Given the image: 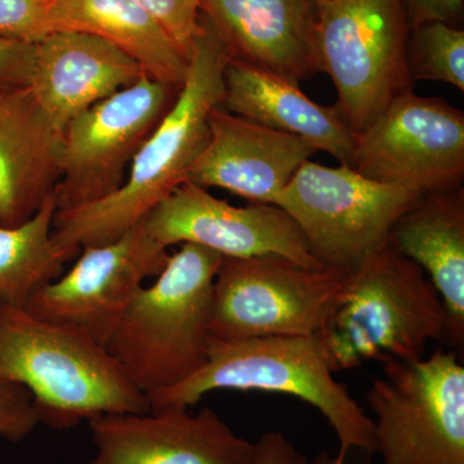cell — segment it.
I'll list each match as a JSON object with an SVG mask.
<instances>
[{
  "label": "cell",
  "mask_w": 464,
  "mask_h": 464,
  "mask_svg": "<svg viewBox=\"0 0 464 464\" xmlns=\"http://www.w3.org/2000/svg\"><path fill=\"white\" fill-rule=\"evenodd\" d=\"M185 83L160 123L134 155L127 179L96 203L57 210L54 243L79 255L85 246L111 243L140 224L174 188L206 146L210 111L224 105V72L230 53L203 14Z\"/></svg>",
  "instance_id": "6da1fadb"
},
{
  "label": "cell",
  "mask_w": 464,
  "mask_h": 464,
  "mask_svg": "<svg viewBox=\"0 0 464 464\" xmlns=\"http://www.w3.org/2000/svg\"><path fill=\"white\" fill-rule=\"evenodd\" d=\"M333 374L316 335L210 340L198 373L146 398L150 411H160L190 409L217 390L285 393L316 408L337 436V453L320 464H350L356 456L368 464L377 454L373 420Z\"/></svg>",
  "instance_id": "7a4b0ae2"
},
{
  "label": "cell",
  "mask_w": 464,
  "mask_h": 464,
  "mask_svg": "<svg viewBox=\"0 0 464 464\" xmlns=\"http://www.w3.org/2000/svg\"><path fill=\"white\" fill-rule=\"evenodd\" d=\"M0 382L25 387L39 422L69 430L108 414H145L148 398L91 335L0 306Z\"/></svg>",
  "instance_id": "3957f363"
},
{
  "label": "cell",
  "mask_w": 464,
  "mask_h": 464,
  "mask_svg": "<svg viewBox=\"0 0 464 464\" xmlns=\"http://www.w3.org/2000/svg\"><path fill=\"white\" fill-rule=\"evenodd\" d=\"M441 297L420 266L387 243L347 274L316 338L333 373L365 362L423 359L442 341Z\"/></svg>",
  "instance_id": "277c9868"
},
{
  "label": "cell",
  "mask_w": 464,
  "mask_h": 464,
  "mask_svg": "<svg viewBox=\"0 0 464 464\" xmlns=\"http://www.w3.org/2000/svg\"><path fill=\"white\" fill-rule=\"evenodd\" d=\"M222 257L181 244L125 310L106 350L146 396L198 373L209 355L213 284Z\"/></svg>",
  "instance_id": "5b68a950"
},
{
  "label": "cell",
  "mask_w": 464,
  "mask_h": 464,
  "mask_svg": "<svg viewBox=\"0 0 464 464\" xmlns=\"http://www.w3.org/2000/svg\"><path fill=\"white\" fill-rule=\"evenodd\" d=\"M320 72L331 76L335 103L362 132L399 94L411 91L408 21L402 0H316Z\"/></svg>",
  "instance_id": "8992f818"
},
{
  "label": "cell",
  "mask_w": 464,
  "mask_h": 464,
  "mask_svg": "<svg viewBox=\"0 0 464 464\" xmlns=\"http://www.w3.org/2000/svg\"><path fill=\"white\" fill-rule=\"evenodd\" d=\"M422 195L366 179L346 164L307 160L274 206L295 222L320 265L351 274L389 243L393 225Z\"/></svg>",
  "instance_id": "52a82bcc"
},
{
  "label": "cell",
  "mask_w": 464,
  "mask_h": 464,
  "mask_svg": "<svg viewBox=\"0 0 464 464\" xmlns=\"http://www.w3.org/2000/svg\"><path fill=\"white\" fill-rule=\"evenodd\" d=\"M366 393L383 464H464V366L456 351L382 362Z\"/></svg>",
  "instance_id": "ba28073f"
},
{
  "label": "cell",
  "mask_w": 464,
  "mask_h": 464,
  "mask_svg": "<svg viewBox=\"0 0 464 464\" xmlns=\"http://www.w3.org/2000/svg\"><path fill=\"white\" fill-rule=\"evenodd\" d=\"M346 277L282 256L224 257L213 284L210 340L315 335Z\"/></svg>",
  "instance_id": "9c48e42d"
},
{
  "label": "cell",
  "mask_w": 464,
  "mask_h": 464,
  "mask_svg": "<svg viewBox=\"0 0 464 464\" xmlns=\"http://www.w3.org/2000/svg\"><path fill=\"white\" fill-rule=\"evenodd\" d=\"M179 90L145 75L72 119L61 140L57 210L96 203L118 191L134 155Z\"/></svg>",
  "instance_id": "30bf717a"
},
{
  "label": "cell",
  "mask_w": 464,
  "mask_h": 464,
  "mask_svg": "<svg viewBox=\"0 0 464 464\" xmlns=\"http://www.w3.org/2000/svg\"><path fill=\"white\" fill-rule=\"evenodd\" d=\"M350 167L366 179L423 195L460 188L463 111L444 100L404 92L355 133Z\"/></svg>",
  "instance_id": "8fae6325"
},
{
  "label": "cell",
  "mask_w": 464,
  "mask_h": 464,
  "mask_svg": "<svg viewBox=\"0 0 464 464\" xmlns=\"http://www.w3.org/2000/svg\"><path fill=\"white\" fill-rule=\"evenodd\" d=\"M81 252L67 273L34 292L24 308L38 319L81 329L106 347L143 282L161 273L169 255L143 221L111 243Z\"/></svg>",
  "instance_id": "7c38bea8"
},
{
  "label": "cell",
  "mask_w": 464,
  "mask_h": 464,
  "mask_svg": "<svg viewBox=\"0 0 464 464\" xmlns=\"http://www.w3.org/2000/svg\"><path fill=\"white\" fill-rule=\"evenodd\" d=\"M143 226L167 249L176 244H194L226 258L282 256L304 267H324L282 208L274 204L234 207L190 182L174 188L143 219Z\"/></svg>",
  "instance_id": "4fadbf2b"
},
{
  "label": "cell",
  "mask_w": 464,
  "mask_h": 464,
  "mask_svg": "<svg viewBox=\"0 0 464 464\" xmlns=\"http://www.w3.org/2000/svg\"><path fill=\"white\" fill-rule=\"evenodd\" d=\"M88 424L96 449L88 464L255 463V442L210 408L101 415Z\"/></svg>",
  "instance_id": "5bb4252c"
},
{
  "label": "cell",
  "mask_w": 464,
  "mask_h": 464,
  "mask_svg": "<svg viewBox=\"0 0 464 464\" xmlns=\"http://www.w3.org/2000/svg\"><path fill=\"white\" fill-rule=\"evenodd\" d=\"M206 146L186 182L224 188L252 201L274 204L299 168L317 151L311 143L218 106L208 118Z\"/></svg>",
  "instance_id": "9a60e30c"
},
{
  "label": "cell",
  "mask_w": 464,
  "mask_h": 464,
  "mask_svg": "<svg viewBox=\"0 0 464 464\" xmlns=\"http://www.w3.org/2000/svg\"><path fill=\"white\" fill-rule=\"evenodd\" d=\"M232 61L298 83L320 72L316 0H203Z\"/></svg>",
  "instance_id": "2e32d148"
},
{
  "label": "cell",
  "mask_w": 464,
  "mask_h": 464,
  "mask_svg": "<svg viewBox=\"0 0 464 464\" xmlns=\"http://www.w3.org/2000/svg\"><path fill=\"white\" fill-rule=\"evenodd\" d=\"M145 75L137 61L105 39L54 32L34 44L27 87L63 133L76 116Z\"/></svg>",
  "instance_id": "e0dca14e"
},
{
  "label": "cell",
  "mask_w": 464,
  "mask_h": 464,
  "mask_svg": "<svg viewBox=\"0 0 464 464\" xmlns=\"http://www.w3.org/2000/svg\"><path fill=\"white\" fill-rule=\"evenodd\" d=\"M61 140L29 87L0 92V225L24 224L53 194Z\"/></svg>",
  "instance_id": "ac0fdd59"
},
{
  "label": "cell",
  "mask_w": 464,
  "mask_h": 464,
  "mask_svg": "<svg viewBox=\"0 0 464 464\" xmlns=\"http://www.w3.org/2000/svg\"><path fill=\"white\" fill-rule=\"evenodd\" d=\"M389 243L422 268L438 290L445 310L442 341L464 343V191L422 195L400 217Z\"/></svg>",
  "instance_id": "d6986e66"
},
{
  "label": "cell",
  "mask_w": 464,
  "mask_h": 464,
  "mask_svg": "<svg viewBox=\"0 0 464 464\" xmlns=\"http://www.w3.org/2000/svg\"><path fill=\"white\" fill-rule=\"evenodd\" d=\"M224 83L227 111L297 136L350 166L355 132L337 106L319 105L295 82L240 61H228Z\"/></svg>",
  "instance_id": "ffe728a7"
},
{
  "label": "cell",
  "mask_w": 464,
  "mask_h": 464,
  "mask_svg": "<svg viewBox=\"0 0 464 464\" xmlns=\"http://www.w3.org/2000/svg\"><path fill=\"white\" fill-rule=\"evenodd\" d=\"M50 29L105 39L161 83L181 88L188 76V58L136 0H53Z\"/></svg>",
  "instance_id": "44dd1931"
},
{
  "label": "cell",
  "mask_w": 464,
  "mask_h": 464,
  "mask_svg": "<svg viewBox=\"0 0 464 464\" xmlns=\"http://www.w3.org/2000/svg\"><path fill=\"white\" fill-rule=\"evenodd\" d=\"M54 192L24 224L0 225V306L25 307L27 299L63 274L76 256L54 243Z\"/></svg>",
  "instance_id": "7402d4cb"
},
{
  "label": "cell",
  "mask_w": 464,
  "mask_h": 464,
  "mask_svg": "<svg viewBox=\"0 0 464 464\" xmlns=\"http://www.w3.org/2000/svg\"><path fill=\"white\" fill-rule=\"evenodd\" d=\"M408 67L411 81H432L464 91V32L432 21L411 30Z\"/></svg>",
  "instance_id": "603a6c76"
},
{
  "label": "cell",
  "mask_w": 464,
  "mask_h": 464,
  "mask_svg": "<svg viewBox=\"0 0 464 464\" xmlns=\"http://www.w3.org/2000/svg\"><path fill=\"white\" fill-rule=\"evenodd\" d=\"M169 36L179 52L190 60L199 35L203 0H136Z\"/></svg>",
  "instance_id": "cb8c5ba5"
},
{
  "label": "cell",
  "mask_w": 464,
  "mask_h": 464,
  "mask_svg": "<svg viewBox=\"0 0 464 464\" xmlns=\"http://www.w3.org/2000/svg\"><path fill=\"white\" fill-rule=\"evenodd\" d=\"M53 0H0V38L35 44L51 34Z\"/></svg>",
  "instance_id": "d4e9b609"
},
{
  "label": "cell",
  "mask_w": 464,
  "mask_h": 464,
  "mask_svg": "<svg viewBox=\"0 0 464 464\" xmlns=\"http://www.w3.org/2000/svg\"><path fill=\"white\" fill-rule=\"evenodd\" d=\"M39 422L32 393L18 383L0 382V436L20 442Z\"/></svg>",
  "instance_id": "484cf974"
},
{
  "label": "cell",
  "mask_w": 464,
  "mask_h": 464,
  "mask_svg": "<svg viewBox=\"0 0 464 464\" xmlns=\"http://www.w3.org/2000/svg\"><path fill=\"white\" fill-rule=\"evenodd\" d=\"M33 60L34 44L0 38V92L27 87Z\"/></svg>",
  "instance_id": "4316f807"
},
{
  "label": "cell",
  "mask_w": 464,
  "mask_h": 464,
  "mask_svg": "<svg viewBox=\"0 0 464 464\" xmlns=\"http://www.w3.org/2000/svg\"><path fill=\"white\" fill-rule=\"evenodd\" d=\"M409 30L440 21L450 24L463 12V0H402Z\"/></svg>",
  "instance_id": "83f0119b"
},
{
  "label": "cell",
  "mask_w": 464,
  "mask_h": 464,
  "mask_svg": "<svg viewBox=\"0 0 464 464\" xmlns=\"http://www.w3.org/2000/svg\"><path fill=\"white\" fill-rule=\"evenodd\" d=\"M255 447L253 464H308L307 457L283 432L262 433Z\"/></svg>",
  "instance_id": "f1b7e54d"
}]
</instances>
